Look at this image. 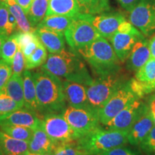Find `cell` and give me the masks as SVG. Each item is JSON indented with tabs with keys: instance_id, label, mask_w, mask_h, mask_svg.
Returning <instances> with one entry per match:
<instances>
[{
	"instance_id": "cell-35",
	"label": "cell",
	"mask_w": 155,
	"mask_h": 155,
	"mask_svg": "<svg viewBox=\"0 0 155 155\" xmlns=\"http://www.w3.org/2000/svg\"><path fill=\"white\" fill-rule=\"evenodd\" d=\"M139 146L146 155H155V126Z\"/></svg>"
},
{
	"instance_id": "cell-6",
	"label": "cell",
	"mask_w": 155,
	"mask_h": 155,
	"mask_svg": "<svg viewBox=\"0 0 155 155\" xmlns=\"http://www.w3.org/2000/svg\"><path fill=\"white\" fill-rule=\"evenodd\" d=\"M65 40L73 52L88 45L100 35L91 23L79 14L64 32Z\"/></svg>"
},
{
	"instance_id": "cell-37",
	"label": "cell",
	"mask_w": 155,
	"mask_h": 155,
	"mask_svg": "<svg viewBox=\"0 0 155 155\" xmlns=\"http://www.w3.org/2000/svg\"><path fill=\"white\" fill-rule=\"evenodd\" d=\"M12 75L11 65L4 60L0 59V93L2 92L4 88Z\"/></svg>"
},
{
	"instance_id": "cell-40",
	"label": "cell",
	"mask_w": 155,
	"mask_h": 155,
	"mask_svg": "<svg viewBox=\"0 0 155 155\" xmlns=\"http://www.w3.org/2000/svg\"><path fill=\"white\" fill-rule=\"evenodd\" d=\"M147 107L150 110L152 116H155V94L151 95L147 98Z\"/></svg>"
},
{
	"instance_id": "cell-44",
	"label": "cell",
	"mask_w": 155,
	"mask_h": 155,
	"mask_svg": "<svg viewBox=\"0 0 155 155\" xmlns=\"http://www.w3.org/2000/svg\"><path fill=\"white\" fill-rule=\"evenodd\" d=\"M55 152V151H54ZM54 152H51L49 153H46V154H38V153H32L29 152L28 155H54Z\"/></svg>"
},
{
	"instance_id": "cell-14",
	"label": "cell",
	"mask_w": 155,
	"mask_h": 155,
	"mask_svg": "<svg viewBox=\"0 0 155 155\" xmlns=\"http://www.w3.org/2000/svg\"><path fill=\"white\" fill-rule=\"evenodd\" d=\"M41 119H39L35 114L26 108L22 110L18 109L0 115V126H21L35 130L41 124Z\"/></svg>"
},
{
	"instance_id": "cell-39",
	"label": "cell",
	"mask_w": 155,
	"mask_h": 155,
	"mask_svg": "<svg viewBox=\"0 0 155 155\" xmlns=\"http://www.w3.org/2000/svg\"><path fill=\"white\" fill-rule=\"evenodd\" d=\"M125 10L129 12L137 5L139 0H116Z\"/></svg>"
},
{
	"instance_id": "cell-16",
	"label": "cell",
	"mask_w": 155,
	"mask_h": 155,
	"mask_svg": "<svg viewBox=\"0 0 155 155\" xmlns=\"http://www.w3.org/2000/svg\"><path fill=\"white\" fill-rule=\"evenodd\" d=\"M63 92L66 104L75 108H93L88 103L86 94V86L81 83L63 81Z\"/></svg>"
},
{
	"instance_id": "cell-47",
	"label": "cell",
	"mask_w": 155,
	"mask_h": 155,
	"mask_svg": "<svg viewBox=\"0 0 155 155\" xmlns=\"http://www.w3.org/2000/svg\"><path fill=\"white\" fill-rule=\"evenodd\" d=\"M152 119H153V122H154V125L155 126V116H152Z\"/></svg>"
},
{
	"instance_id": "cell-10",
	"label": "cell",
	"mask_w": 155,
	"mask_h": 155,
	"mask_svg": "<svg viewBox=\"0 0 155 155\" xmlns=\"http://www.w3.org/2000/svg\"><path fill=\"white\" fill-rule=\"evenodd\" d=\"M129 19L144 35H151L155 31V2L139 0L129 11Z\"/></svg>"
},
{
	"instance_id": "cell-33",
	"label": "cell",
	"mask_w": 155,
	"mask_h": 155,
	"mask_svg": "<svg viewBox=\"0 0 155 155\" xmlns=\"http://www.w3.org/2000/svg\"><path fill=\"white\" fill-rule=\"evenodd\" d=\"M21 109L17 103L5 91L0 93V115Z\"/></svg>"
},
{
	"instance_id": "cell-18",
	"label": "cell",
	"mask_w": 155,
	"mask_h": 155,
	"mask_svg": "<svg viewBox=\"0 0 155 155\" xmlns=\"http://www.w3.org/2000/svg\"><path fill=\"white\" fill-rule=\"evenodd\" d=\"M35 32L50 53H59L65 50L63 33L42 28H36Z\"/></svg>"
},
{
	"instance_id": "cell-12",
	"label": "cell",
	"mask_w": 155,
	"mask_h": 155,
	"mask_svg": "<svg viewBox=\"0 0 155 155\" xmlns=\"http://www.w3.org/2000/svg\"><path fill=\"white\" fill-rule=\"evenodd\" d=\"M144 104L141 98H136L108 122L105 125L106 129L129 131Z\"/></svg>"
},
{
	"instance_id": "cell-42",
	"label": "cell",
	"mask_w": 155,
	"mask_h": 155,
	"mask_svg": "<svg viewBox=\"0 0 155 155\" xmlns=\"http://www.w3.org/2000/svg\"><path fill=\"white\" fill-rule=\"evenodd\" d=\"M150 50V58H155V35L149 40Z\"/></svg>"
},
{
	"instance_id": "cell-32",
	"label": "cell",
	"mask_w": 155,
	"mask_h": 155,
	"mask_svg": "<svg viewBox=\"0 0 155 155\" xmlns=\"http://www.w3.org/2000/svg\"><path fill=\"white\" fill-rule=\"evenodd\" d=\"M54 155H87L81 150L76 144V141L73 142L60 144L55 149Z\"/></svg>"
},
{
	"instance_id": "cell-30",
	"label": "cell",
	"mask_w": 155,
	"mask_h": 155,
	"mask_svg": "<svg viewBox=\"0 0 155 155\" xmlns=\"http://www.w3.org/2000/svg\"><path fill=\"white\" fill-rule=\"evenodd\" d=\"M0 129L9 137L27 141L30 140L34 131L30 128L14 125H2Z\"/></svg>"
},
{
	"instance_id": "cell-8",
	"label": "cell",
	"mask_w": 155,
	"mask_h": 155,
	"mask_svg": "<svg viewBox=\"0 0 155 155\" xmlns=\"http://www.w3.org/2000/svg\"><path fill=\"white\" fill-rule=\"evenodd\" d=\"M136 98H139L131 88L129 80L97 111L101 124L104 126L107 124L116 114Z\"/></svg>"
},
{
	"instance_id": "cell-46",
	"label": "cell",
	"mask_w": 155,
	"mask_h": 155,
	"mask_svg": "<svg viewBox=\"0 0 155 155\" xmlns=\"http://www.w3.org/2000/svg\"><path fill=\"white\" fill-rule=\"evenodd\" d=\"M9 1H11V0H0V2H5V3L8 2Z\"/></svg>"
},
{
	"instance_id": "cell-41",
	"label": "cell",
	"mask_w": 155,
	"mask_h": 155,
	"mask_svg": "<svg viewBox=\"0 0 155 155\" xmlns=\"http://www.w3.org/2000/svg\"><path fill=\"white\" fill-rule=\"evenodd\" d=\"M16 3L23 9L25 14H28L33 0H15Z\"/></svg>"
},
{
	"instance_id": "cell-15",
	"label": "cell",
	"mask_w": 155,
	"mask_h": 155,
	"mask_svg": "<svg viewBox=\"0 0 155 155\" xmlns=\"http://www.w3.org/2000/svg\"><path fill=\"white\" fill-rule=\"evenodd\" d=\"M144 38V35L140 33H121L116 32L109 39L115 53L121 63L127 60L134 44L140 39Z\"/></svg>"
},
{
	"instance_id": "cell-28",
	"label": "cell",
	"mask_w": 155,
	"mask_h": 155,
	"mask_svg": "<svg viewBox=\"0 0 155 155\" xmlns=\"http://www.w3.org/2000/svg\"><path fill=\"white\" fill-rule=\"evenodd\" d=\"M135 79L139 82L155 87V58H150L135 73Z\"/></svg>"
},
{
	"instance_id": "cell-2",
	"label": "cell",
	"mask_w": 155,
	"mask_h": 155,
	"mask_svg": "<svg viewBox=\"0 0 155 155\" xmlns=\"http://www.w3.org/2000/svg\"><path fill=\"white\" fill-rule=\"evenodd\" d=\"M32 73L35 85L40 116L62 113L66 108L67 104L61 78L42 70Z\"/></svg>"
},
{
	"instance_id": "cell-3",
	"label": "cell",
	"mask_w": 155,
	"mask_h": 155,
	"mask_svg": "<svg viewBox=\"0 0 155 155\" xmlns=\"http://www.w3.org/2000/svg\"><path fill=\"white\" fill-rule=\"evenodd\" d=\"M76 53L87 62L98 77L121 72V62L107 39L99 37Z\"/></svg>"
},
{
	"instance_id": "cell-4",
	"label": "cell",
	"mask_w": 155,
	"mask_h": 155,
	"mask_svg": "<svg viewBox=\"0 0 155 155\" xmlns=\"http://www.w3.org/2000/svg\"><path fill=\"white\" fill-rule=\"evenodd\" d=\"M128 131L103 129L100 127L76 140L78 147L87 155H97L128 144Z\"/></svg>"
},
{
	"instance_id": "cell-22",
	"label": "cell",
	"mask_w": 155,
	"mask_h": 155,
	"mask_svg": "<svg viewBox=\"0 0 155 155\" xmlns=\"http://www.w3.org/2000/svg\"><path fill=\"white\" fill-rule=\"evenodd\" d=\"M80 12L77 0H50L46 15L77 17Z\"/></svg>"
},
{
	"instance_id": "cell-34",
	"label": "cell",
	"mask_w": 155,
	"mask_h": 155,
	"mask_svg": "<svg viewBox=\"0 0 155 155\" xmlns=\"http://www.w3.org/2000/svg\"><path fill=\"white\" fill-rule=\"evenodd\" d=\"M9 12L7 3L0 2V35L10 36L9 28Z\"/></svg>"
},
{
	"instance_id": "cell-36",
	"label": "cell",
	"mask_w": 155,
	"mask_h": 155,
	"mask_svg": "<svg viewBox=\"0 0 155 155\" xmlns=\"http://www.w3.org/2000/svg\"><path fill=\"white\" fill-rule=\"evenodd\" d=\"M12 74L22 75L25 68V59L22 49L18 45V48L13 58L12 63L11 65Z\"/></svg>"
},
{
	"instance_id": "cell-21",
	"label": "cell",
	"mask_w": 155,
	"mask_h": 155,
	"mask_svg": "<svg viewBox=\"0 0 155 155\" xmlns=\"http://www.w3.org/2000/svg\"><path fill=\"white\" fill-rule=\"evenodd\" d=\"M0 146L5 155H28L29 141L9 137L0 130Z\"/></svg>"
},
{
	"instance_id": "cell-5",
	"label": "cell",
	"mask_w": 155,
	"mask_h": 155,
	"mask_svg": "<svg viewBox=\"0 0 155 155\" xmlns=\"http://www.w3.org/2000/svg\"><path fill=\"white\" fill-rule=\"evenodd\" d=\"M128 81L121 72L99 76L86 86L88 103L97 112L115 93Z\"/></svg>"
},
{
	"instance_id": "cell-23",
	"label": "cell",
	"mask_w": 155,
	"mask_h": 155,
	"mask_svg": "<svg viewBox=\"0 0 155 155\" xmlns=\"http://www.w3.org/2000/svg\"><path fill=\"white\" fill-rule=\"evenodd\" d=\"M3 91L15 101L21 108L24 107V90L22 75H12Z\"/></svg>"
},
{
	"instance_id": "cell-20",
	"label": "cell",
	"mask_w": 155,
	"mask_h": 155,
	"mask_svg": "<svg viewBox=\"0 0 155 155\" xmlns=\"http://www.w3.org/2000/svg\"><path fill=\"white\" fill-rule=\"evenodd\" d=\"M22 81L25 100L24 107L39 116L40 114L37 101L35 85L32 72L28 70H24L22 72Z\"/></svg>"
},
{
	"instance_id": "cell-48",
	"label": "cell",
	"mask_w": 155,
	"mask_h": 155,
	"mask_svg": "<svg viewBox=\"0 0 155 155\" xmlns=\"http://www.w3.org/2000/svg\"><path fill=\"white\" fill-rule=\"evenodd\" d=\"M154 2H155V0H154Z\"/></svg>"
},
{
	"instance_id": "cell-1",
	"label": "cell",
	"mask_w": 155,
	"mask_h": 155,
	"mask_svg": "<svg viewBox=\"0 0 155 155\" xmlns=\"http://www.w3.org/2000/svg\"><path fill=\"white\" fill-rule=\"evenodd\" d=\"M44 72L88 86L94 81L86 64L76 52L64 50L59 53H50L42 64Z\"/></svg>"
},
{
	"instance_id": "cell-19",
	"label": "cell",
	"mask_w": 155,
	"mask_h": 155,
	"mask_svg": "<svg viewBox=\"0 0 155 155\" xmlns=\"http://www.w3.org/2000/svg\"><path fill=\"white\" fill-rule=\"evenodd\" d=\"M58 145L48 137L41 124L33 131L32 137L29 141L30 152L46 154L54 152Z\"/></svg>"
},
{
	"instance_id": "cell-25",
	"label": "cell",
	"mask_w": 155,
	"mask_h": 155,
	"mask_svg": "<svg viewBox=\"0 0 155 155\" xmlns=\"http://www.w3.org/2000/svg\"><path fill=\"white\" fill-rule=\"evenodd\" d=\"M7 5L8 7L9 12L15 18L17 24V30L19 32H35V28H34L31 25L27 15L25 14L23 9L16 3L15 0H11L7 2Z\"/></svg>"
},
{
	"instance_id": "cell-9",
	"label": "cell",
	"mask_w": 155,
	"mask_h": 155,
	"mask_svg": "<svg viewBox=\"0 0 155 155\" xmlns=\"http://www.w3.org/2000/svg\"><path fill=\"white\" fill-rule=\"evenodd\" d=\"M41 119L45 131L58 145L73 142L78 139L61 113L46 114Z\"/></svg>"
},
{
	"instance_id": "cell-24",
	"label": "cell",
	"mask_w": 155,
	"mask_h": 155,
	"mask_svg": "<svg viewBox=\"0 0 155 155\" xmlns=\"http://www.w3.org/2000/svg\"><path fill=\"white\" fill-rule=\"evenodd\" d=\"M74 19L75 17L62 15H46L36 28H46L64 34L65 31Z\"/></svg>"
},
{
	"instance_id": "cell-7",
	"label": "cell",
	"mask_w": 155,
	"mask_h": 155,
	"mask_svg": "<svg viewBox=\"0 0 155 155\" xmlns=\"http://www.w3.org/2000/svg\"><path fill=\"white\" fill-rule=\"evenodd\" d=\"M61 114L78 139L100 127L98 114L94 109L68 106Z\"/></svg>"
},
{
	"instance_id": "cell-45",
	"label": "cell",
	"mask_w": 155,
	"mask_h": 155,
	"mask_svg": "<svg viewBox=\"0 0 155 155\" xmlns=\"http://www.w3.org/2000/svg\"><path fill=\"white\" fill-rule=\"evenodd\" d=\"M0 155H5V154H4L3 152H2V150L1 146H0Z\"/></svg>"
},
{
	"instance_id": "cell-29",
	"label": "cell",
	"mask_w": 155,
	"mask_h": 155,
	"mask_svg": "<svg viewBox=\"0 0 155 155\" xmlns=\"http://www.w3.org/2000/svg\"><path fill=\"white\" fill-rule=\"evenodd\" d=\"M47 50L40 42L33 53L28 58H25V70L30 71V70L42 66V64L47 60Z\"/></svg>"
},
{
	"instance_id": "cell-11",
	"label": "cell",
	"mask_w": 155,
	"mask_h": 155,
	"mask_svg": "<svg viewBox=\"0 0 155 155\" xmlns=\"http://www.w3.org/2000/svg\"><path fill=\"white\" fill-rule=\"evenodd\" d=\"M81 17L91 23L101 37L109 40L117 32L125 17L119 12H105L98 15L81 14Z\"/></svg>"
},
{
	"instance_id": "cell-31",
	"label": "cell",
	"mask_w": 155,
	"mask_h": 155,
	"mask_svg": "<svg viewBox=\"0 0 155 155\" xmlns=\"http://www.w3.org/2000/svg\"><path fill=\"white\" fill-rule=\"evenodd\" d=\"M17 48H18V43H17V35L16 32H15L6 39L4 42L2 48L1 58L11 65Z\"/></svg>"
},
{
	"instance_id": "cell-43",
	"label": "cell",
	"mask_w": 155,
	"mask_h": 155,
	"mask_svg": "<svg viewBox=\"0 0 155 155\" xmlns=\"http://www.w3.org/2000/svg\"><path fill=\"white\" fill-rule=\"evenodd\" d=\"M8 38V36L5 35H0V59H1V55H2V45L4 42L6 40V39Z\"/></svg>"
},
{
	"instance_id": "cell-13",
	"label": "cell",
	"mask_w": 155,
	"mask_h": 155,
	"mask_svg": "<svg viewBox=\"0 0 155 155\" xmlns=\"http://www.w3.org/2000/svg\"><path fill=\"white\" fill-rule=\"evenodd\" d=\"M154 127L152 114L147 104H144L139 116L128 131V143L134 146H138Z\"/></svg>"
},
{
	"instance_id": "cell-27",
	"label": "cell",
	"mask_w": 155,
	"mask_h": 155,
	"mask_svg": "<svg viewBox=\"0 0 155 155\" xmlns=\"http://www.w3.org/2000/svg\"><path fill=\"white\" fill-rule=\"evenodd\" d=\"M50 0H33L27 17L31 25L36 28L44 17L46 16Z\"/></svg>"
},
{
	"instance_id": "cell-38",
	"label": "cell",
	"mask_w": 155,
	"mask_h": 155,
	"mask_svg": "<svg viewBox=\"0 0 155 155\" xmlns=\"http://www.w3.org/2000/svg\"><path fill=\"white\" fill-rule=\"evenodd\" d=\"M97 155H141L135 151H133L130 148L128 147H119L116 148L112 149V150L107 151V152L101 153Z\"/></svg>"
},
{
	"instance_id": "cell-26",
	"label": "cell",
	"mask_w": 155,
	"mask_h": 155,
	"mask_svg": "<svg viewBox=\"0 0 155 155\" xmlns=\"http://www.w3.org/2000/svg\"><path fill=\"white\" fill-rule=\"evenodd\" d=\"M109 0H77L81 14L96 15L109 10Z\"/></svg>"
},
{
	"instance_id": "cell-17",
	"label": "cell",
	"mask_w": 155,
	"mask_h": 155,
	"mask_svg": "<svg viewBox=\"0 0 155 155\" xmlns=\"http://www.w3.org/2000/svg\"><path fill=\"white\" fill-rule=\"evenodd\" d=\"M150 58L149 40L145 38L139 40L134 45L127 61V68L137 72Z\"/></svg>"
}]
</instances>
